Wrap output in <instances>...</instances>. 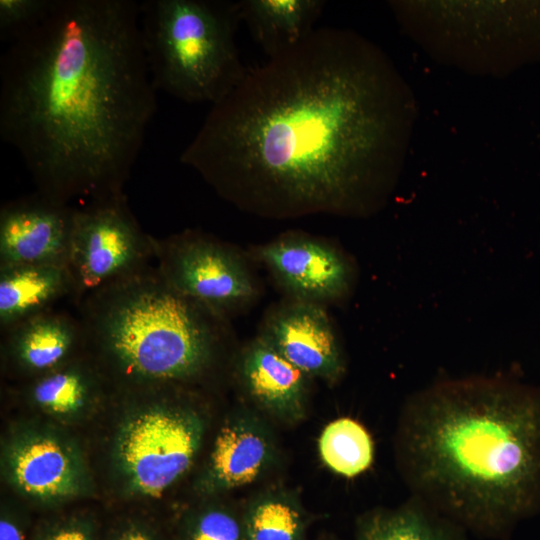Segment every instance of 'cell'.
Returning <instances> with one entry per match:
<instances>
[{
	"mask_svg": "<svg viewBox=\"0 0 540 540\" xmlns=\"http://www.w3.org/2000/svg\"><path fill=\"white\" fill-rule=\"evenodd\" d=\"M2 351L10 369L35 379L79 358L85 347L78 317L50 310L2 332Z\"/></svg>",
	"mask_w": 540,
	"mask_h": 540,
	"instance_id": "obj_15",
	"label": "cell"
},
{
	"mask_svg": "<svg viewBox=\"0 0 540 540\" xmlns=\"http://www.w3.org/2000/svg\"><path fill=\"white\" fill-rule=\"evenodd\" d=\"M1 471L19 495L45 507L83 497L92 488L75 440L49 425L29 424L11 432L2 445Z\"/></svg>",
	"mask_w": 540,
	"mask_h": 540,
	"instance_id": "obj_10",
	"label": "cell"
},
{
	"mask_svg": "<svg viewBox=\"0 0 540 540\" xmlns=\"http://www.w3.org/2000/svg\"><path fill=\"white\" fill-rule=\"evenodd\" d=\"M139 3L52 0L0 58V135L59 202L124 194L157 110Z\"/></svg>",
	"mask_w": 540,
	"mask_h": 540,
	"instance_id": "obj_2",
	"label": "cell"
},
{
	"mask_svg": "<svg viewBox=\"0 0 540 540\" xmlns=\"http://www.w3.org/2000/svg\"><path fill=\"white\" fill-rule=\"evenodd\" d=\"M246 540H303L300 508L284 496H264L251 504L243 520Z\"/></svg>",
	"mask_w": 540,
	"mask_h": 540,
	"instance_id": "obj_22",
	"label": "cell"
},
{
	"mask_svg": "<svg viewBox=\"0 0 540 540\" xmlns=\"http://www.w3.org/2000/svg\"><path fill=\"white\" fill-rule=\"evenodd\" d=\"M406 33L440 60L485 73L540 61V1L391 2Z\"/></svg>",
	"mask_w": 540,
	"mask_h": 540,
	"instance_id": "obj_6",
	"label": "cell"
},
{
	"mask_svg": "<svg viewBox=\"0 0 540 540\" xmlns=\"http://www.w3.org/2000/svg\"><path fill=\"white\" fill-rule=\"evenodd\" d=\"M256 255L293 300L320 304L341 299L351 289L350 261L319 239L287 234L259 247Z\"/></svg>",
	"mask_w": 540,
	"mask_h": 540,
	"instance_id": "obj_11",
	"label": "cell"
},
{
	"mask_svg": "<svg viewBox=\"0 0 540 540\" xmlns=\"http://www.w3.org/2000/svg\"><path fill=\"white\" fill-rule=\"evenodd\" d=\"M33 540H98L97 524L89 514L63 515L41 523Z\"/></svg>",
	"mask_w": 540,
	"mask_h": 540,
	"instance_id": "obj_25",
	"label": "cell"
},
{
	"mask_svg": "<svg viewBox=\"0 0 540 540\" xmlns=\"http://www.w3.org/2000/svg\"><path fill=\"white\" fill-rule=\"evenodd\" d=\"M128 413L114 437V471L130 497L157 498L192 465L204 422L194 409L156 394Z\"/></svg>",
	"mask_w": 540,
	"mask_h": 540,
	"instance_id": "obj_7",
	"label": "cell"
},
{
	"mask_svg": "<svg viewBox=\"0 0 540 540\" xmlns=\"http://www.w3.org/2000/svg\"><path fill=\"white\" fill-rule=\"evenodd\" d=\"M154 259L162 278L178 293L223 317L256 295L243 259L228 246L187 231L154 237Z\"/></svg>",
	"mask_w": 540,
	"mask_h": 540,
	"instance_id": "obj_9",
	"label": "cell"
},
{
	"mask_svg": "<svg viewBox=\"0 0 540 540\" xmlns=\"http://www.w3.org/2000/svg\"><path fill=\"white\" fill-rule=\"evenodd\" d=\"M356 540H468L467 531L411 496L393 509L366 514L358 523Z\"/></svg>",
	"mask_w": 540,
	"mask_h": 540,
	"instance_id": "obj_20",
	"label": "cell"
},
{
	"mask_svg": "<svg viewBox=\"0 0 540 540\" xmlns=\"http://www.w3.org/2000/svg\"><path fill=\"white\" fill-rule=\"evenodd\" d=\"M182 540H246L243 523L228 509L208 505L184 520Z\"/></svg>",
	"mask_w": 540,
	"mask_h": 540,
	"instance_id": "obj_23",
	"label": "cell"
},
{
	"mask_svg": "<svg viewBox=\"0 0 540 540\" xmlns=\"http://www.w3.org/2000/svg\"><path fill=\"white\" fill-rule=\"evenodd\" d=\"M77 308L95 365L122 386L188 382L214 361L221 317L174 290L156 267L91 293Z\"/></svg>",
	"mask_w": 540,
	"mask_h": 540,
	"instance_id": "obj_4",
	"label": "cell"
},
{
	"mask_svg": "<svg viewBox=\"0 0 540 540\" xmlns=\"http://www.w3.org/2000/svg\"><path fill=\"white\" fill-rule=\"evenodd\" d=\"M28 517L18 508L2 504L0 540H28Z\"/></svg>",
	"mask_w": 540,
	"mask_h": 540,
	"instance_id": "obj_27",
	"label": "cell"
},
{
	"mask_svg": "<svg viewBox=\"0 0 540 540\" xmlns=\"http://www.w3.org/2000/svg\"><path fill=\"white\" fill-rule=\"evenodd\" d=\"M103 374L82 358L32 379L24 390L27 401L52 418L71 422L89 413L102 393Z\"/></svg>",
	"mask_w": 540,
	"mask_h": 540,
	"instance_id": "obj_18",
	"label": "cell"
},
{
	"mask_svg": "<svg viewBox=\"0 0 540 540\" xmlns=\"http://www.w3.org/2000/svg\"><path fill=\"white\" fill-rule=\"evenodd\" d=\"M238 373L245 391L262 409L288 421L303 417L308 376L262 336L242 352Z\"/></svg>",
	"mask_w": 540,
	"mask_h": 540,
	"instance_id": "obj_16",
	"label": "cell"
},
{
	"mask_svg": "<svg viewBox=\"0 0 540 540\" xmlns=\"http://www.w3.org/2000/svg\"><path fill=\"white\" fill-rule=\"evenodd\" d=\"M398 459L414 496L467 532L509 535L540 511V389L503 377L434 383L407 400Z\"/></svg>",
	"mask_w": 540,
	"mask_h": 540,
	"instance_id": "obj_3",
	"label": "cell"
},
{
	"mask_svg": "<svg viewBox=\"0 0 540 540\" xmlns=\"http://www.w3.org/2000/svg\"><path fill=\"white\" fill-rule=\"evenodd\" d=\"M261 336L308 377L334 382L344 372L332 324L318 303L293 300L278 308Z\"/></svg>",
	"mask_w": 540,
	"mask_h": 540,
	"instance_id": "obj_13",
	"label": "cell"
},
{
	"mask_svg": "<svg viewBox=\"0 0 540 540\" xmlns=\"http://www.w3.org/2000/svg\"><path fill=\"white\" fill-rule=\"evenodd\" d=\"M274 445L266 427L251 415L231 418L219 430L195 488L213 496L247 485L267 470Z\"/></svg>",
	"mask_w": 540,
	"mask_h": 540,
	"instance_id": "obj_14",
	"label": "cell"
},
{
	"mask_svg": "<svg viewBox=\"0 0 540 540\" xmlns=\"http://www.w3.org/2000/svg\"><path fill=\"white\" fill-rule=\"evenodd\" d=\"M139 13L146 63L157 91L212 106L243 80L248 68L235 42L238 2L145 0Z\"/></svg>",
	"mask_w": 540,
	"mask_h": 540,
	"instance_id": "obj_5",
	"label": "cell"
},
{
	"mask_svg": "<svg viewBox=\"0 0 540 540\" xmlns=\"http://www.w3.org/2000/svg\"><path fill=\"white\" fill-rule=\"evenodd\" d=\"M413 93L389 56L320 27L249 68L180 155L221 196L273 216L365 215L404 164Z\"/></svg>",
	"mask_w": 540,
	"mask_h": 540,
	"instance_id": "obj_1",
	"label": "cell"
},
{
	"mask_svg": "<svg viewBox=\"0 0 540 540\" xmlns=\"http://www.w3.org/2000/svg\"><path fill=\"white\" fill-rule=\"evenodd\" d=\"M73 280L65 263L0 266L1 332L72 298Z\"/></svg>",
	"mask_w": 540,
	"mask_h": 540,
	"instance_id": "obj_17",
	"label": "cell"
},
{
	"mask_svg": "<svg viewBox=\"0 0 540 540\" xmlns=\"http://www.w3.org/2000/svg\"><path fill=\"white\" fill-rule=\"evenodd\" d=\"M104 540H164L160 531L151 523L129 518L117 523Z\"/></svg>",
	"mask_w": 540,
	"mask_h": 540,
	"instance_id": "obj_26",
	"label": "cell"
},
{
	"mask_svg": "<svg viewBox=\"0 0 540 540\" xmlns=\"http://www.w3.org/2000/svg\"><path fill=\"white\" fill-rule=\"evenodd\" d=\"M76 207L36 191L0 209V266L67 264Z\"/></svg>",
	"mask_w": 540,
	"mask_h": 540,
	"instance_id": "obj_12",
	"label": "cell"
},
{
	"mask_svg": "<svg viewBox=\"0 0 540 540\" xmlns=\"http://www.w3.org/2000/svg\"><path fill=\"white\" fill-rule=\"evenodd\" d=\"M52 0H0V38L8 44L33 27Z\"/></svg>",
	"mask_w": 540,
	"mask_h": 540,
	"instance_id": "obj_24",
	"label": "cell"
},
{
	"mask_svg": "<svg viewBox=\"0 0 540 540\" xmlns=\"http://www.w3.org/2000/svg\"><path fill=\"white\" fill-rule=\"evenodd\" d=\"M154 258V237L130 211L125 194L76 208L67 265L71 300L78 307L91 293L139 273Z\"/></svg>",
	"mask_w": 540,
	"mask_h": 540,
	"instance_id": "obj_8",
	"label": "cell"
},
{
	"mask_svg": "<svg viewBox=\"0 0 540 540\" xmlns=\"http://www.w3.org/2000/svg\"><path fill=\"white\" fill-rule=\"evenodd\" d=\"M319 453L333 472L353 478L365 472L374 460V442L358 421L342 417L330 422L319 438Z\"/></svg>",
	"mask_w": 540,
	"mask_h": 540,
	"instance_id": "obj_21",
	"label": "cell"
},
{
	"mask_svg": "<svg viewBox=\"0 0 540 540\" xmlns=\"http://www.w3.org/2000/svg\"><path fill=\"white\" fill-rule=\"evenodd\" d=\"M321 0H243L240 18L265 54L273 57L301 42L315 28Z\"/></svg>",
	"mask_w": 540,
	"mask_h": 540,
	"instance_id": "obj_19",
	"label": "cell"
}]
</instances>
